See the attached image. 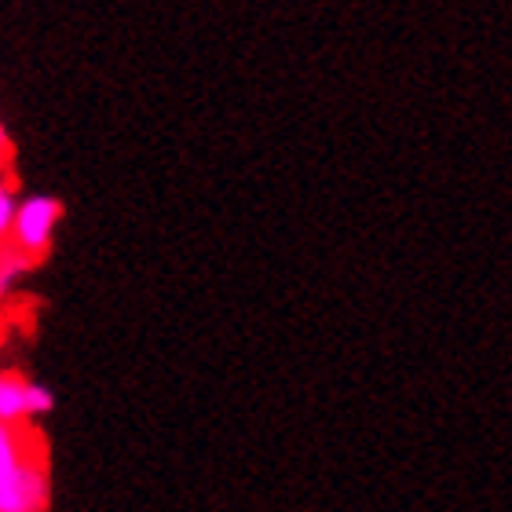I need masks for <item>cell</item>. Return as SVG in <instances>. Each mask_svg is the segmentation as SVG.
I'll return each mask as SVG.
<instances>
[{
  "mask_svg": "<svg viewBox=\"0 0 512 512\" xmlns=\"http://www.w3.org/2000/svg\"><path fill=\"white\" fill-rule=\"evenodd\" d=\"M33 267H37V260H33V256L19 253L15 246H0V300L8 297L11 289L19 286Z\"/></svg>",
  "mask_w": 512,
  "mask_h": 512,
  "instance_id": "obj_4",
  "label": "cell"
},
{
  "mask_svg": "<svg viewBox=\"0 0 512 512\" xmlns=\"http://www.w3.org/2000/svg\"><path fill=\"white\" fill-rule=\"evenodd\" d=\"M22 198L15 194L8 180H0V246L11 242V231H15V216H19Z\"/></svg>",
  "mask_w": 512,
  "mask_h": 512,
  "instance_id": "obj_5",
  "label": "cell"
},
{
  "mask_svg": "<svg viewBox=\"0 0 512 512\" xmlns=\"http://www.w3.org/2000/svg\"><path fill=\"white\" fill-rule=\"evenodd\" d=\"M48 505H52V476L44 450H37L8 480H0V512H48Z\"/></svg>",
  "mask_w": 512,
  "mask_h": 512,
  "instance_id": "obj_2",
  "label": "cell"
},
{
  "mask_svg": "<svg viewBox=\"0 0 512 512\" xmlns=\"http://www.w3.org/2000/svg\"><path fill=\"white\" fill-rule=\"evenodd\" d=\"M55 410V392L41 381H26L19 374L0 370V425L37 421Z\"/></svg>",
  "mask_w": 512,
  "mask_h": 512,
  "instance_id": "obj_3",
  "label": "cell"
},
{
  "mask_svg": "<svg viewBox=\"0 0 512 512\" xmlns=\"http://www.w3.org/2000/svg\"><path fill=\"white\" fill-rule=\"evenodd\" d=\"M63 220V202L52 198V194H30L22 198L19 216H15V231H11V246L19 253L41 260L48 249H52L55 227Z\"/></svg>",
  "mask_w": 512,
  "mask_h": 512,
  "instance_id": "obj_1",
  "label": "cell"
}]
</instances>
